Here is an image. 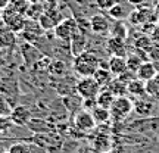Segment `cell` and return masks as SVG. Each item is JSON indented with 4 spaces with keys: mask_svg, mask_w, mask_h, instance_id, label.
Segmentation results:
<instances>
[{
    "mask_svg": "<svg viewBox=\"0 0 159 153\" xmlns=\"http://www.w3.org/2000/svg\"><path fill=\"white\" fill-rule=\"evenodd\" d=\"M99 66H102L100 59L97 57L96 53L89 50H85L84 53H81V55H78V56H75L72 59V71L80 78L93 77Z\"/></svg>",
    "mask_w": 159,
    "mask_h": 153,
    "instance_id": "cell-1",
    "label": "cell"
},
{
    "mask_svg": "<svg viewBox=\"0 0 159 153\" xmlns=\"http://www.w3.org/2000/svg\"><path fill=\"white\" fill-rule=\"evenodd\" d=\"M33 142L43 147L44 150H47L49 153H59L62 152L63 142L62 138L57 136L56 133H46V134H34Z\"/></svg>",
    "mask_w": 159,
    "mask_h": 153,
    "instance_id": "cell-2",
    "label": "cell"
},
{
    "mask_svg": "<svg viewBox=\"0 0 159 153\" xmlns=\"http://www.w3.org/2000/svg\"><path fill=\"white\" fill-rule=\"evenodd\" d=\"M78 29H80L78 21L72 16H68V18H63L62 21L57 24L56 28L53 29V33H55V38L56 40L69 43V40L74 37V34Z\"/></svg>",
    "mask_w": 159,
    "mask_h": 153,
    "instance_id": "cell-3",
    "label": "cell"
},
{
    "mask_svg": "<svg viewBox=\"0 0 159 153\" xmlns=\"http://www.w3.org/2000/svg\"><path fill=\"white\" fill-rule=\"evenodd\" d=\"M72 124H74V128L81 134H89V133H93L94 128L97 127L96 121L93 118L90 110L87 109H83V110H78L77 114H74V118H72Z\"/></svg>",
    "mask_w": 159,
    "mask_h": 153,
    "instance_id": "cell-4",
    "label": "cell"
},
{
    "mask_svg": "<svg viewBox=\"0 0 159 153\" xmlns=\"http://www.w3.org/2000/svg\"><path fill=\"white\" fill-rule=\"evenodd\" d=\"M2 19L5 22L6 28L13 31L15 34H19L25 27V22H27V16L15 12L11 7H6V9L2 11Z\"/></svg>",
    "mask_w": 159,
    "mask_h": 153,
    "instance_id": "cell-5",
    "label": "cell"
},
{
    "mask_svg": "<svg viewBox=\"0 0 159 153\" xmlns=\"http://www.w3.org/2000/svg\"><path fill=\"white\" fill-rule=\"evenodd\" d=\"M109 110H111V115H112L114 121H122L134 110V103L131 102L127 96L116 97Z\"/></svg>",
    "mask_w": 159,
    "mask_h": 153,
    "instance_id": "cell-6",
    "label": "cell"
},
{
    "mask_svg": "<svg viewBox=\"0 0 159 153\" xmlns=\"http://www.w3.org/2000/svg\"><path fill=\"white\" fill-rule=\"evenodd\" d=\"M100 90L102 87L97 84V81L93 77H84L77 79V93L83 99H96Z\"/></svg>",
    "mask_w": 159,
    "mask_h": 153,
    "instance_id": "cell-7",
    "label": "cell"
},
{
    "mask_svg": "<svg viewBox=\"0 0 159 153\" xmlns=\"http://www.w3.org/2000/svg\"><path fill=\"white\" fill-rule=\"evenodd\" d=\"M63 15L59 7H46L44 13L40 16L39 24L44 29V33H50L56 28V25L63 19Z\"/></svg>",
    "mask_w": 159,
    "mask_h": 153,
    "instance_id": "cell-8",
    "label": "cell"
},
{
    "mask_svg": "<svg viewBox=\"0 0 159 153\" xmlns=\"http://www.w3.org/2000/svg\"><path fill=\"white\" fill-rule=\"evenodd\" d=\"M44 29L40 27L39 21H33V19H27L24 29L19 33L25 43H31V44H37L40 40L43 38Z\"/></svg>",
    "mask_w": 159,
    "mask_h": 153,
    "instance_id": "cell-9",
    "label": "cell"
},
{
    "mask_svg": "<svg viewBox=\"0 0 159 153\" xmlns=\"http://www.w3.org/2000/svg\"><path fill=\"white\" fill-rule=\"evenodd\" d=\"M11 118L18 127H27L28 122L33 119V112H31V109L24 105H15L12 109Z\"/></svg>",
    "mask_w": 159,
    "mask_h": 153,
    "instance_id": "cell-10",
    "label": "cell"
},
{
    "mask_svg": "<svg viewBox=\"0 0 159 153\" xmlns=\"http://www.w3.org/2000/svg\"><path fill=\"white\" fill-rule=\"evenodd\" d=\"M111 22L109 19L103 13H96L90 18V29L91 33L94 34H99V35H105L111 33Z\"/></svg>",
    "mask_w": 159,
    "mask_h": 153,
    "instance_id": "cell-11",
    "label": "cell"
},
{
    "mask_svg": "<svg viewBox=\"0 0 159 153\" xmlns=\"http://www.w3.org/2000/svg\"><path fill=\"white\" fill-rule=\"evenodd\" d=\"M87 50V35L83 29H78L74 34V37L69 40V52H71V56L75 57L84 53Z\"/></svg>",
    "mask_w": 159,
    "mask_h": 153,
    "instance_id": "cell-12",
    "label": "cell"
},
{
    "mask_svg": "<svg viewBox=\"0 0 159 153\" xmlns=\"http://www.w3.org/2000/svg\"><path fill=\"white\" fill-rule=\"evenodd\" d=\"M21 53H22V57H24V61H25V63L27 65H33V66L43 56H46V55H43V52H40V49L35 44L25 43V41H24L22 47H21Z\"/></svg>",
    "mask_w": 159,
    "mask_h": 153,
    "instance_id": "cell-13",
    "label": "cell"
},
{
    "mask_svg": "<svg viewBox=\"0 0 159 153\" xmlns=\"http://www.w3.org/2000/svg\"><path fill=\"white\" fill-rule=\"evenodd\" d=\"M30 133L33 134H46V133H56V127L41 118H33L28 122V125L25 127Z\"/></svg>",
    "mask_w": 159,
    "mask_h": 153,
    "instance_id": "cell-14",
    "label": "cell"
},
{
    "mask_svg": "<svg viewBox=\"0 0 159 153\" xmlns=\"http://www.w3.org/2000/svg\"><path fill=\"white\" fill-rule=\"evenodd\" d=\"M106 50L111 53V56H124L127 57L125 50V40L118 37H111L106 43Z\"/></svg>",
    "mask_w": 159,
    "mask_h": 153,
    "instance_id": "cell-15",
    "label": "cell"
},
{
    "mask_svg": "<svg viewBox=\"0 0 159 153\" xmlns=\"http://www.w3.org/2000/svg\"><path fill=\"white\" fill-rule=\"evenodd\" d=\"M109 71L114 74V77H119L124 74L125 71H128V65H127V57L124 56H111L108 62Z\"/></svg>",
    "mask_w": 159,
    "mask_h": 153,
    "instance_id": "cell-16",
    "label": "cell"
},
{
    "mask_svg": "<svg viewBox=\"0 0 159 153\" xmlns=\"http://www.w3.org/2000/svg\"><path fill=\"white\" fill-rule=\"evenodd\" d=\"M158 68L155 66V63L153 62H143L142 63V66L137 69V78L139 79H142V81H150V79H153L156 78V75H158Z\"/></svg>",
    "mask_w": 159,
    "mask_h": 153,
    "instance_id": "cell-17",
    "label": "cell"
},
{
    "mask_svg": "<svg viewBox=\"0 0 159 153\" xmlns=\"http://www.w3.org/2000/svg\"><path fill=\"white\" fill-rule=\"evenodd\" d=\"M91 150L96 153H105L111 150V138L102 133H97L96 137L91 138Z\"/></svg>",
    "mask_w": 159,
    "mask_h": 153,
    "instance_id": "cell-18",
    "label": "cell"
},
{
    "mask_svg": "<svg viewBox=\"0 0 159 153\" xmlns=\"http://www.w3.org/2000/svg\"><path fill=\"white\" fill-rule=\"evenodd\" d=\"M47 72L52 77H56V78H65V75L68 72V66L66 62L63 59H52L50 65L47 68Z\"/></svg>",
    "mask_w": 159,
    "mask_h": 153,
    "instance_id": "cell-19",
    "label": "cell"
},
{
    "mask_svg": "<svg viewBox=\"0 0 159 153\" xmlns=\"http://www.w3.org/2000/svg\"><path fill=\"white\" fill-rule=\"evenodd\" d=\"M93 78L96 79L97 84L100 85L102 88H105V87H108L109 83H111L115 77H114V74L109 71L108 66H99L97 71L94 72V75H93Z\"/></svg>",
    "mask_w": 159,
    "mask_h": 153,
    "instance_id": "cell-20",
    "label": "cell"
},
{
    "mask_svg": "<svg viewBox=\"0 0 159 153\" xmlns=\"http://www.w3.org/2000/svg\"><path fill=\"white\" fill-rule=\"evenodd\" d=\"M15 44H16V34L13 31L7 28L0 31V50L12 49V47H15Z\"/></svg>",
    "mask_w": 159,
    "mask_h": 153,
    "instance_id": "cell-21",
    "label": "cell"
},
{
    "mask_svg": "<svg viewBox=\"0 0 159 153\" xmlns=\"http://www.w3.org/2000/svg\"><path fill=\"white\" fill-rule=\"evenodd\" d=\"M115 99H116V97H115L114 93L105 87V88L100 90V93H99L96 97L97 106H102V108H105V109H111V106H112L115 102Z\"/></svg>",
    "mask_w": 159,
    "mask_h": 153,
    "instance_id": "cell-22",
    "label": "cell"
},
{
    "mask_svg": "<svg viewBox=\"0 0 159 153\" xmlns=\"http://www.w3.org/2000/svg\"><path fill=\"white\" fill-rule=\"evenodd\" d=\"M106 88H109V90L112 91L115 94V97H121V96L128 94V84H125L124 81H121V79L116 78V77L109 83V85Z\"/></svg>",
    "mask_w": 159,
    "mask_h": 153,
    "instance_id": "cell-23",
    "label": "cell"
},
{
    "mask_svg": "<svg viewBox=\"0 0 159 153\" xmlns=\"http://www.w3.org/2000/svg\"><path fill=\"white\" fill-rule=\"evenodd\" d=\"M91 115H93V118H94V121H96L97 125L106 124V122H109V121L112 119L111 110L102 108V106H96V108L91 110Z\"/></svg>",
    "mask_w": 159,
    "mask_h": 153,
    "instance_id": "cell-24",
    "label": "cell"
},
{
    "mask_svg": "<svg viewBox=\"0 0 159 153\" xmlns=\"http://www.w3.org/2000/svg\"><path fill=\"white\" fill-rule=\"evenodd\" d=\"M128 94H133L136 97H142L146 94V83L142 79H133L131 83H128Z\"/></svg>",
    "mask_w": 159,
    "mask_h": 153,
    "instance_id": "cell-25",
    "label": "cell"
},
{
    "mask_svg": "<svg viewBox=\"0 0 159 153\" xmlns=\"http://www.w3.org/2000/svg\"><path fill=\"white\" fill-rule=\"evenodd\" d=\"M108 15L111 18H114L115 21H124L125 18L130 16V13H128V11L125 9L124 5H121V3H116V5L112 7V9H109L108 11Z\"/></svg>",
    "mask_w": 159,
    "mask_h": 153,
    "instance_id": "cell-26",
    "label": "cell"
},
{
    "mask_svg": "<svg viewBox=\"0 0 159 153\" xmlns=\"http://www.w3.org/2000/svg\"><path fill=\"white\" fill-rule=\"evenodd\" d=\"M46 11V5L41 2V3H33V5L30 6L28 12H27V19H33V21H39L40 16L44 13Z\"/></svg>",
    "mask_w": 159,
    "mask_h": 153,
    "instance_id": "cell-27",
    "label": "cell"
},
{
    "mask_svg": "<svg viewBox=\"0 0 159 153\" xmlns=\"http://www.w3.org/2000/svg\"><path fill=\"white\" fill-rule=\"evenodd\" d=\"M134 110L140 116H149L153 110V103L148 102V100H137L134 102Z\"/></svg>",
    "mask_w": 159,
    "mask_h": 153,
    "instance_id": "cell-28",
    "label": "cell"
},
{
    "mask_svg": "<svg viewBox=\"0 0 159 153\" xmlns=\"http://www.w3.org/2000/svg\"><path fill=\"white\" fill-rule=\"evenodd\" d=\"M30 6H31L30 0H11L7 7H11V9H13L15 12H18V13H21V15L25 16L30 9Z\"/></svg>",
    "mask_w": 159,
    "mask_h": 153,
    "instance_id": "cell-29",
    "label": "cell"
},
{
    "mask_svg": "<svg viewBox=\"0 0 159 153\" xmlns=\"http://www.w3.org/2000/svg\"><path fill=\"white\" fill-rule=\"evenodd\" d=\"M152 47H153V40L150 37H148V35H140L136 40V49L144 52L146 55H149V52L152 50Z\"/></svg>",
    "mask_w": 159,
    "mask_h": 153,
    "instance_id": "cell-30",
    "label": "cell"
},
{
    "mask_svg": "<svg viewBox=\"0 0 159 153\" xmlns=\"http://www.w3.org/2000/svg\"><path fill=\"white\" fill-rule=\"evenodd\" d=\"M6 153H31V143L19 140L18 143H13L11 147L6 150Z\"/></svg>",
    "mask_w": 159,
    "mask_h": 153,
    "instance_id": "cell-31",
    "label": "cell"
},
{
    "mask_svg": "<svg viewBox=\"0 0 159 153\" xmlns=\"http://www.w3.org/2000/svg\"><path fill=\"white\" fill-rule=\"evenodd\" d=\"M13 105L11 103V100L0 91V116H11Z\"/></svg>",
    "mask_w": 159,
    "mask_h": 153,
    "instance_id": "cell-32",
    "label": "cell"
},
{
    "mask_svg": "<svg viewBox=\"0 0 159 153\" xmlns=\"http://www.w3.org/2000/svg\"><path fill=\"white\" fill-rule=\"evenodd\" d=\"M111 34H112V37H118V38L125 40V37L128 34L125 24L122 22V21H116V24H114V25L111 27Z\"/></svg>",
    "mask_w": 159,
    "mask_h": 153,
    "instance_id": "cell-33",
    "label": "cell"
},
{
    "mask_svg": "<svg viewBox=\"0 0 159 153\" xmlns=\"http://www.w3.org/2000/svg\"><path fill=\"white\" fill-rule=\"evenodd\" d=\"M143 62H144V61L142 59L140 55H136V53L127 55V65H128V69L133 71V72H137V69L142 66Z\"/></svg>",
    "mask_w": 159,
    "mask_h": 153,
    "instance_id": "cell-34",
    "label": "cell"
},
{
    "mask_svg": "<svg viewBox=\"0 0 159 153\" xmlns=\"http://www.w3.org/2000/svg\"><path fill=\"white\" fill-rule=\"evenodd\" d=\"M15 127L18 125H15L11 116H0V134H7Z\"/></svg>",
    "mask_w": 159,
    "mask_h": 153,
    "instance_id": "cell-35",
    "label": "cell"
},
{
    "mask_svg": "<svg viewBox=\"0 0 159 153\" xmlns=\"http://www.w3.org/2000/svg\"><path fill=\"white\" fill-rule=\"evenodd\" d=\"M146 94L149 96H159V83L156 81V78L146 81Z\"/></svg>",
    "mask_w": 159,
    "mask_h": 153,
    "instance_id": "cell-36",
    "label": "cell"
},
{
    "mask_svg": "<svg viewBox=\"0 0 159 153\" xmlns=\"http://www.w3.org/2000/svg\"><path fill=\"white\" fill-rule=\"evenodd\" d=\"M94 3H96L97 9H100L103 12H108L109 9H112L118 3V0H94Z\"/></svg>",
    "mask_w": 159,
    "mask_h": 153,
    "instance_id": "cell-37",
    "label": "cell"
},
{
    "mask_svg": "<svg viewBox=\"0 0 159 153\" xmlns=\"http://www.w3.org/2000/svg\"><path fill=\"white\" fill-rule=\"evenodd\" d=\"M150 59H153V61H159V47L158 46H155L152 47V50L149 52V55H148Z\"/></svg>",
    "mask_w": 159,
    "mask_h": 153,
    "instance_id": "cell-38",
    "label": "cell"
},
{
    "mask_svg": "<svg viewBox=\"0 0 159 153\" xmlns=\"http://www.w3.org/2000/svg\"><path fill=\"white\" fill-rule=\"evenodd\" d=\"M43 3L46 5V7H59L61 0H43Z\"/></svg>",
    "mask_w": 159,
    "mask_h": 153,
    "instance_id": "cell-39",
    "label": "cell"
},
{
    "mask_svg": "<svg viewBox=\"0 0 159 153\" xmlns=\"http://www.w3.org/2000/svg\"><path fill=\"white\" fill-rule=\"evenodd\" d=\"M127 2L133 6H142L143 3H144V0H127Z\"/></svg>",
    "mask_w": 159,
    "mask_h": 153,
    "instance_id": "cell-40",
    "label": "cell"
},
{
    "mask_svg": "<svg viewBox=\"0 0 159 153\" xmlns=\"http://www.w3.org/2000/svg\"><path fill=\"white\" fill-rule=\"evenodd\" d=\"M9 2H11V0H0V11L6 9V7L9 6Z\"/></svg>",
    "mask_w": 159,
    "mask_h": 153,
    "instance_id": "cell-41",
    "label": "cell"
},
{
    "mask_svg": "<svg viewBox=\"0 0 159 153\" xmlns=\"http://www.w3.org/2000/svg\"><path fill=\"white\" fill-rule=\"evenodd\" d=\"M5 52L6 50H0V68H2V66L6 63V61H5Z\"/></svg>",
    "mask_w": 159,
    "mask_h": 153,
    "instance_id": "cell-42",
    "label": "cell"
},
{
    "mask_svg": "<svg viewBox=\"0 0 159 153\" xmlns=\"http://www.w3.org/2000/svg\"><path fill=\"white\" fill-rule=\"evenodd\" d=\"M6 150H7V149L3 146V143L0 142V153H6Z\"/></svg>",
    "mask_w": 159,
    "mask_h": 153,
    "instance_id": "cell-43",
    "label": "cell"
},
{
    "mask_svg": "<svg viewBox=\"0 0 159 153\" xmlns=\"http://www.w3.org/2000/svg\"><path fill=\"white\" fill-rule=\"evenodd\" d=\"M41 2H43V0H30L31 5H33V3H41Z\"/></svg>",
    "mask_w": 159,
    "mask_h": 153,
    "instance_id": "cell-44",
    "label": "cell"
},
{
    "mask_svg": "<svg viewBox=\"0 0 159 153\" xmlns=\"http://www.w3.org/2000/svg\"><path fill=\"white\" fill-rule=\"evenodd\" d=\"M0 16H2V11H0Z\"/></svg>",
    "mask_w": 159,
    "mask_h": 153,
    "instance_id": "cell-45",
    "label": "cell"
}]
</instances>
